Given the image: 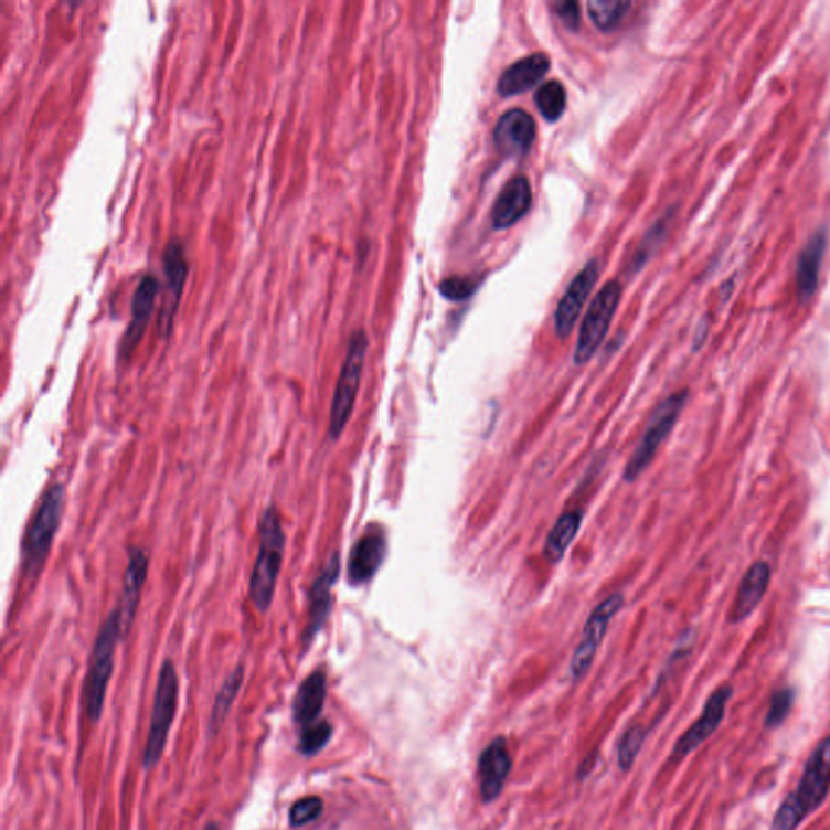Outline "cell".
Returning a JSON list of instances; mask_svg holds the SVG:
<instances>
[{
  "label": "cell",
  "mask_w": 830,
  "mask_h": 830,
  "mask_svg": "<svg viewBox=\"0 0 830 830\" xmlns=\"http://www.w3.org/2000/svg\"><path fill=\"white\" fill-rule=\"evenodd\" d=\"M511 754L503 736H497L479 757L480 797L486 805L493 804L510 777Z\"/></svg>",
  "instance_id": "obj_17"
},
{
  "label": "cell",
  "mask_w": 830,
  "mask_h": 830,
  "mask_svg": "<svg viewBox=\"0 0 830 830\" xmlns=\"http://www.w3.org/2000/svg\"><path fill=\"white\" fill-rule=\"evenodd\" d=\"M477 287H479V283L470 276H467V278L465 276H451V278L443 279L440 292L445 299L459 302V300H467L472 297Z\"/></svg>",
  "instance_id": "obj_32"
},
{
  "label": "cell",
  "mask_w": 830,
  "mask_h": 830,
  "mask_svg": "<svg viewBox=\"0 0 830 830\" xmlns=\"http://www.w3.org/2000/svg\"><path fill=\"white\" fill-rule=\"evenodd\" d=\"M646 732L642 726H631L622 733L620 743H618V764L622 770L631 769L636 757L645 745Z\"/></svg>",
  "instance_id": "obj_30"
},
{
  "label": "cell",
  "mask_w": 830,
  "mask_h": 830,
  "mask_svg": "<svg viewBox=\"0 0 830 830\" xmlns=\"http://www.w3.org/2000/svg\"><path fill=\"white\" fill-rule=\"evenodd\" d=\"M830 794V736L816 745L806 760L797 788L778 806L769 830H798Z\"/></svg>",
  "instance_id": "obj_1"
},
{
  "label": "cell",
  "mask_w": 830,
  "mask_h": 830,
  "mask_svg": "<svg viewBox=\"0 0 830 830\" xmlns=\"http://www.w3.org/2000/svg\"><path fill=\"white\" fill-rule=\"evenodd\" d=\"M258 553L248 583V596L255 610L268 614L278 587L286 553V532L275 503L263 511L258 521Z\"/></svg>",
  "instance_id": "obj_2"
},
{
  "label": "cell",
  "mask_w": 830,
  "mask_h": 830,
  "mask_svg": "<svg viewBox=\"0 0 830 830\" xmlns=\"http://www.w3.org/2000/svg\"><path fill=\"white\" fill-rule=\"evenodd\" d=\"M339 573H341V555L334 552L330 556L323 568L311 581L309 589V608H307V622L304 628L302 645L310 646L313 639L320 635L323 626L327 625L333 608V587L338 583Z\"/></svg>",
  "instance_id": "obj_12"
},
{
  "label": "cell",
  "mask_w": 830,
  "mask_h": 830,
  "mask_svg": "<svg viewBox=\"0 0 830 830\" xmlns=\"http://www.w3.org/2000/svg\"><path fill=\"white\" fill-rule=\"evenodd\" d=\"M556 15L560 17L566 28L577 30L581 23V9L577 2H558L555 6Z\"/></svg>",
  "instance_id": "obj_33"
},
{
  "label": "cell",
  "mask_w": 830,
  "mask_h": 830,
  "mask_svg": "<svg viewBox=\"0 0 830 830\" xmlns=\"http://www.w3.org/2000/svg\"><path fill=\"white\" fill-rule=\"evenodd\" d=\"M590 20L600 31L615 30L628 10L631 9V2H621V0H590L589 6Z\"/></svg>",
  "instance_id": "obj_26"
},
{
  "label": "cell",
  "mask_w": 830,
  "mask_h": 830,
  "mask_svg": "<svg viewBox=\"0 0 830 830\" xmlns=\"http://www.w3.org/2000/svg\"><path fill=\"white\" fill-rule=\"evenodd\" d=\"M597 754H589V756L586 757V760H584L583 764L579 766V778H584L587 776V774L590 773V770L594 769V764H596Z\"/></svg>",
  "instance_id": "obj_34"
},
{
  "label": "cell",
  "mask_w": 830,
  "mask_h": 830,
  "mask_svg": "<svg viewBox=\"0 0 830 830\" xmlns=\"http://www.w3.org/2000/svg\"><path fill=\"white\" fill-rule=\"evenodd\" d=\"M123 639L119 610L114 607L103 621L92 653H89L88 673H86L85 690H83V700H85L86 715L89 721L98 722L102 719L107 687L114 673L117 642Z\"/></svg>",
  "instance_id": "obj_4"
},
{
  "label": "cell",
  "mask_w": 830,
  "mask_h": 830,
  "mask_svg": "<svg viewBox=\"0 0 830 830\" xmlns=\"http://www.w3.org/2000/svg\"><path fill=\"white\" fill-rule=\"evenodd\" d=\"M148 571H150V558L148 553L140 546H130L127 552V566L124 571L123 594L117 602L119 610L120 628H123L124 639L129 636L135 617H137L138 605H140L141 594H143L145 584H147Z\"/></svg>",
  "instance_id": "obj_13"
},
{
  "label": "cell",
  "mask_w": 830,
  "mask_h": 830,
  "mask_svg": "<svg viewBox=\"0 0 830 830\" xmlns=\"http://www.w3.org/2000/svg\"><path fill=\"white\" fill-rule=\"evenodd\" d=\"M159 292V283L151 273L141 276L137 289H135L134 299H131V318L123 341L119 345L120 359H130L135 349L140 344L151 315H153L156 296Z\"/></svg>",
  "instance_id": "obj_16"
},
{
  "label": "cell",
  "mask_w": 830,
  "mask_h": 830,
  "mask_svg": "<svg viewBox=\"0 0 830 830\" xmlns=\"http://www.w3.org/2000/svg\"><path fill=\"white\" fill-rule=\"evenodd\" d=\"M386 558L385 532L370 525L361 535L348 560V581L352 586H363L375 577Z\"/></svg>",
  "instance_id": "obj_14"
},
{
  "label": "cell",
  "mask_w": 830,
  "mask_h": 830,
  "mask_svg": "<svg viewBox=\"0 0 830 830\" xmlns=\"http://www.w3.org/2000/svg\"><path fill=\"white\" fill-rule=\"evenodd\" d=\"M581 524H583V513L581 511H570V513L562 514L558 521L553 524L552 531L546 535L544 545V556L550 565H556V563L562 562L566 550L570 549V545L576 539Z\"/></svg>",
  "instance_id": "obj_24"
},
{
  "label": "cell",
  "mask_w": 830,
  "mask_h": 830,
  "mask_svg": "<svg viewBox=\"0 0 830 830\" xmlns=\"http://www.w3.org/2000/svg\"><path fill=\"white\" fill-rule=\"evenodd\" d=\"M625 605V596L621 593L611 594L602 600L600 604L590 611L586 625H584L583 635H581L579 645L574 650L573 659L570 663V674L573 681L583 680L593 667L594 659L611 620L620 614Z\"/></svg>",
  "instance_id": "obj_9"
},
{
  "label": "cell",
  "mask_w": 830,
  "mask_h": 830,
  "mask_svg": "<svg viewBox=\"0 0 830 830\" xmlns=\"http://www.w3.org/2000/svg\"><path fill=\"white\" fill-rule=\"evenodd\" d=\"M795 701H797V690L794 687L777 688L773 694H770L769 707H767L766 719H764V726L767 730H776L778 726L787 721L788 715L791 714Z\"/></svg>",
  "instance_id": "obj_28"
},
{
  "label": "cell",
  "mask_w": 830,
  "mask_h": 830,
  "mask_svg": "<svg viewBox=\"0 0 830 830\" xmlns=\"http://www.w3.org/2000/svg\"><path fill=\"white\" fill-rule=\"evenodd\" d=\"M534 99L542 117L549 123H556L566 110V89L556 79L542 85L535 93Z\"/></svg>",
  "instance_id": "obj_27"
},
{
  "label": "cell",
  "mask_w": 830,
  "mask_h": 830,
  "mask_svg": "<svg viewBox=\"0 0 830 830\" xmlns=\"http://www.w3.org/2000/svg\"><path fill=\"white\" fill-rule=\"evenodd\" d=\"M178 670L171 659H166L158 674L153 714H151L150 732H148L147 746H145L143 764L147 769H151L161 760L175 711H178Z\"/></svg>",
  "instance_id": "obj_7"
},
{
  "label": "cell",
  "mask_w": 830,
  "mask_h": 830,
  "mask_svg": "<svg viewBox=\"0 0 830 830\" xmlns=\"http://www.w3.org/2000/svg\"><path fill=\"white\" fill-rule=\"evenodd\" d=\"M732 684H722V687H719L717 690L707 698L698 721L694 722V724L691 725L680 738H678L677 745L673 746L669 759L670 766L681 763L684 757L690 756L694 749L704 745V743L717 732L719 726L725 721L726 707H728V702L732 700Z\"/></svg>",
  "instance_id": "obj_10"
},
{
  "label": "cell",
  "mask_w": 830,
  "mask_h": 830,
  "mask_svg": "<svg viewBox=\"0 0 830 830\" xmlns=\"http://www.w3.org/2000/svg\"><path fill=\"white\" fill-rule=\"evenodd\" d=\"M65 489L52 483L41 497L36 513L28 524L22 542V570L26 579H38L50 558L55 535L64 518Z\"/></svg>",
  "instance_id": "obj_3"
},
{
  "label": "cell",
  "mask_w": 830,
  "mask_h": 830,
  "mask_svg": "<svg viewBox=\"0 0 830 830\" xmlns=\"http://www.w3.org/2000/svg\"><path fill=\"white\" fill-rule=\"evenodd\" d=\"M770 577H773V570H770L769 563L759 560V562L749 566L742 583H739L738 593H736L732 611H730V621H745L759 607L767 589H769Z\"/></svg>",
  "instance_id": "obj_19"
},
{
  "label": "cell",
  "mask_w": 830,
  "mask_h": 830,
  "mask_svg": "<svg viewBox=\"0 0 830 830\" xmlns=\"http://www.w3.org/2000/svg\"><path fill=\"white\" fill-rule=\"evenodd\" d=\"M162 272H164V296L158 317V330L162 338H168L174 324L175 313L189 276L185 247L179 238H171L162 252Z\"/></svg>",
  "instance_id": "obj_11"
},
{
  "label": "cell",
  "mask_w": 830,
  "mask_h": 830,
  "mask_svg": "<svg viewBox=\"0 0 830 830\" xmlns=\"http://www.w3.org/2000/svg\"><path fill=\"white\" fill-rule=\"evenodd\" d=\"M828 251V234L818 231L801 251L797 265V294L801 304L809 302L818 289L822 262Z\"/></svg>",
  "instance_id": "obj_22"
},
{
  "label": "cell",
  "mask_w": 830,
  "mask_h": 830,
  "mask_svg": "<svg viewBox=\"0 0 830 830\" xmlns=\"http://www.w3.org/2000/svg\"><path fill=\"white\" fill-rule=\"evenodd\" d=\"M331 735H333V725L330 722H313V724L302 726L297 748L304 756H311V754H317L328 745Z\"/></svg>",
  "instance_id": "obj_29"
},
{
  "label": "cell",
  "mask_w": 830,
  "mask_h": 830,
  "mask_svg": "<svg viewBox=\"0 0 830 830\" xmlns=\"http://www.w3.org/2000/svg\"><path fill=\"white\" fill-rule=\"evenodd\" d=\"M620 299L621 286L617 281H608L598 290L597 296L590 302L586 317H584L583 324H581L573 358L576 365H584L594 358L605 337H607L615 311L620 306Z\"/></svg>",
  "instance_id": "obj_8"
},
{
  "label": "cell",
  "mask_w": 830,
  "mask_h": 830,
  "mask_svg": "<svg viewBox=\"0 0 830 830\" xmlns=\"http://www.w3.org/2000/svg\"><path fill=\"white\" fill-rule=\"evenodd\" d=\"M535 135L538 130H535V120L532 119L531 114L522 109H511L498 119L493 140L501 153L518 158V156L529 153Z\"/></svg>",
  "instance_id": "obj_18"
},
{
  "label": "cell",
  "mask_w": 830,
  "mask_h": 830,
  "mask_svg": "<svg viewBox=\"0 0 830 830\" xmlns=\"http://www.w3.org/2000/svg\"><path fill=\"white\" fill-rule=\"evenodd\" d=\"M323 801L318 797H306L296 801L289 811L290 826L302 828V826L310 824L311 821H317L323 812Z\"/></svg>",
  "instance_id": "obj_31"
},
{
  "label": "cell",
  "mask_w": 830,
  "mask_h": 830,
  "mask_svg": "<svg viewBox=\"0 0 830 830\" xmlns=\"http://www.w3.org/2000/svg\"><path fill=\"white\" fill-rule=\"evenodd\" d=\"M688 397H690V391H677V393L670 394L667 400H663L653 409L648 427H646L645 434H642L641 441L636 446L631 458L628 459L625 470H622V477H625L626 482H635L652 465L653 456L657 455L662 443L672 434L678 418L683 413Z\"/></svg>",
  "instance_id": "obj_6"
},
{
  "label": "cell",
  "mask_w": 830,
  "mask_h": 830,
  "mask_svg": "<svg viewBox=\"0 0 830 830\" xmlns=\"http://www.w3.org/2000/svg\"><path fill=\"white\" fill-rule=\"evenodd\" d=\"M244 666L235 667L233 672L230 673V677L224 680L221 690L217 691L210 719V732L213 733V735L214 733L220 732L221 725L224 724L227 715H230L235 698L241 693L242 684H244Z\"/></svg>",
  "instance_id": "obj_25"
},
{
  "label": "cell",
  "mask_w": 830,
  "mask_h": 830,
  "mask_svg": "<svg viewBox=\"0 0 830 830\" xmlns=\"http://www.w3.org/2000/svg\"><path fill=\"white\" fill-rule=\"evenodd\" d=\"M550 58L545 54H532L514 62L498 79L497 89L503 98L521 95L534 88L549 74Z\"/></svg>",
  "instance_id": "obj_21"
},
{
  "label": "cell",
  "mask_w": 830,
  "mask_h": 830,
  "mask_svg": "<svg viewBox=\"0 0 830 830\" xmlns=\"http://www.w3.org/2000/svg\"><path fill=\"white\" fill-rule=\"evenodd\" d=\"M532 205L531 183L524 175H517L501 189L492 210L494 230H508L529 213Z\"/></svg>",
  "instance_id": "obj_20"
},
{
  "label": "cell",
  "mask_w": 830,
  "mask_h": 830,
  "mask_svg": "<svg viewBox=\"0 0 830 830\" xmlns=\"http://www.w3.org/2000/svg\"><path fill=\"white\" fill-rule=\"evenodd\" d=\"M366 351H369V338L365 331L355 330L349 339L348 352H345L333 401H331L330 424H328L330 440L337 441L341 438L342 432L348 427L349 418L354 413Z\"/></svg>",
  "instance_id": "obj_5"
},
{
  "label": "cell",
  "mask_w": 830,
  "mask_h": 830,
  "mask_svg": "<svg viewBox=\"0 0 830 830\" xmlns=\"http://www.w3.org/2000/svg\"><path fill=\"white\" fill-rule=\"evenodd\" d=\"M205 830H220L216 824H208Z\"/></svg>",
  "instance_id": "obj_35"
},
{
  "label": "cell",
  "mask_w": 830,
  "mask_h": 830,
  "mask_svg": "<svg viewBox=\"0 0 830 830\" xmlns=\"http://www.w3.org/2000/svg\"><path fill=\"white\" fill-rule=\"evenodd\" d=\"M597 279L598 263L589 262L571 281L555 311V330L560 338L565 339L573 333L577 318L586 306L594 286L597 285Z\"/></svg>",
  "instance_id": "obj_15"
},
{
  "label": "cell",
  "mask_w": 830,
  "mask_h": 830,
  "mask_svg": "<svg viewBox=\"0 0 830 830\" xmlns=\"http://www.w3.org/2000/svg\"><path fill=\"white\" fill-rule=\"evenodd\" d=\"M327 673L323 670H315L297 688L292 702V715L296 724L307 726L317 722L318 715L323 711L328 693Z\"/></svg>",
  "instance_id": "obj_23"
}]
</instances>
